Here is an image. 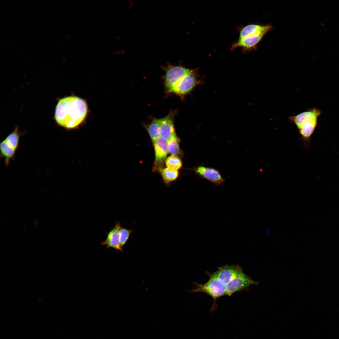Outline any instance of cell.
Instances as JSON below:
<instances>
[{"label":"cell","instance_id":"obj_17","mask_svg":"<svg viewBox=\"0 0 339 339\" xmlns=\"http://www.w3.org/2000/svg\"><path fill=\"white\" fill-rule=\"evenodd\" d=\"M134 230H129L121 227L120 228L119 230V241L121 247L122 249L128 239L131 233Z\"/></svg>","mask_w":339,"mask_h":339},{"label":"cell","instance_id":"obj_1","mask_svg":"<svg viewBox=\"0 0 339 339\" xmlns=\"http://www.w3.org/2000/svg\"><path fill=\"white\" fill-rule=\"evenodd\" d=\"M207 273L218 298L224 295L231 296L251 285L257 284L245 274L238 265H225L218 267L213 273L207 272Z\"/></svg>","mask_w":339,"mask_h":339},{"label":"cell","instance_id":"obj_5","mask_svg":"<svg viewBox=\"0 0 339 339\" xmlns=\"http://www.w3.org/2000/svg\"><path fill=\"white\" fill-rule=\"evenodd\" d=\"M198 83L194 70L180 78L172 87L168 93L183 96L190 92Z\"/></svg>","mask_w":339,"mask_h":339},{"label":"cell","instance_id":"obj_10","mask_svg":"<svg viewBox=\"0 0 339 339\" xmlns=\"http://www.w3.org/2000/svg\"><path fill=\"white\" fill-rule=\"evenodd\" d=\"M266 33H263L239 39L233 44L232 49H234L238 47H241L244 51H246L255 49Z\"/></svg>","mask_w":339,"mask_h":339},{"label":"cell","instance_id":"obj_7","mask_svg":"<svg viewBox=\"0 0 339 339\" xmlns=\"http://www.w3.org/2000/svg\"><path fill=\"white\" fill-rule=\"evenodd\" d=\"M153 143L155 153L153 170L159 171L163 168L168 153V142L160 137Z\"/></svg>","mask_w":339,"mask_h":339},{"label":"cell","instance_id":"obj_2","mask_svg":"<svg viewBox=\"0 0 339 339\" xmlns=\"http://www.w3.org/2000/svg\"><path fill=\"white\" fill-rule=\"evenodd\" d=\"M88 112L86 101L72 95L58 100L56 107L54 118L58 125L68 130L75 129L85 120Z\"/></svg>","mask_w":339,"mask_h":339},{"label":"cell","instance_id":"obj_9","mask_svg":"<svg viewBox=\"0 0 339 339\" xmlns=\"http://www.w3.org/2000/svg\"><path fill=\"white\" fill-rule=\"evenodd\" d=\"M194 171L201 177L217 186L221 185L224 181L220 173L215 169L201 165L196 167Z\"/></svg>","mask_w":339,"mask_h":339},{"label":"cell","instance_id":"obj_3","mask_svg":"<svg viewBox=\"0 0 339 339\" xmlns=\"http://www.w3.org/2000/svg\"><path fill=\"white\" fill-rule=\"evenodd\" d=\"M321 111L313 108L289 117L298 129L299 132L304 140L310 138L317 126V119Z\"/></svg>","mask_w":339,"mask_h":339},{"label":"cell","instance_id":"obj_12","mask_svg":"<svg viewBox=\"0 0 339 339\" xmlns=\"http://www.w3.org/2000/svg\"><path fill=\"white\" fill-rule=\"evenodd\" d=\"M272 28V26L269 24L266 25L256 24H249L243 27L241 30L239 34V39L250 35L263 33H267L271 30Z\"/></svg>","mask_w":339,"mask_h":339},{"label":"cell","instance_id":"obj_14","mask_svg":"<svg viewBox=\"0 0 339 339\" xmlns=\"http://www.w3.org/2000/svg\"><path fill=\"white\" fill-rule=\"evenodd\" d=\"M161 174L164 183L167 186L175 180L178 177L179 172L178 170H173L168 168H162L159 171Z\"/></svg>","mask_w":339,"mask_h":339},{"label":"cell","instance_id":"obj_16","mask_svg":"<svg viewBox=\"0 0 339 339\" xmlns=\"http://www.w3.org/2000/svg\"><path fill=\"white\" fill-rule=\"evenodd\" d=\"M165 163L167 167L176 170H178L182 166L180 159L176 155L169 156L166 159Z\"/></svg>","mask_w":339,"mask_h":339},{"label":"cell","instance_id":"obj_8","mask_svg":"<svg viewBox=\"0 0 339 339\" xmlns=\"http://www.w3.org/2000/svg\"><path fill=\"white\" fill-rule=\"evenodd\" d=\"M175 113L171 111L164 117L160 118V137L167 142L176 136L174 120Z\"/></svg>","mask_w":339,"mask_h":339},{"label":"cell","instance_id":"obj_4","mask_svg":"<svg viewBox=\"0 0 339 339\" xmlns=\"http://www.w3.org/2000/svg\"><path fill=\"white\" fill-rule=\"evenodd\" d=\"M24 133L19 131L18 126H16L13 131L1 142L0 156L4 159L6 166L9 165L11 160L14 159L20 138Z\"/></svg>","mask_w":339,"mask_h":339},{"label":"cell","instance_id":"obj_15","mask_svg":"<svg viewBox=\"0 0 339 339\" xmlns=\"http://www.w3.org/2000/svg\"><path fill=\"white\" fill-rule=\"evenodd\" d=\"M180 140L177 136L168 142V153L171 155L178 156L181 153L180 147Z\"/></svg>","mask_w":339,"mask_h":339},{"label":"cell","instance_id":"obj_6","mask_svg":"<svg viewBox=\"0 0 339 339\" xmlns=\"http://www.w3.org/2000/svg\"><path fill=\"white\" fill-rule=\"evenodd\" d=\"M192 70L180 66L170 65L166 67L164 83L167 92L180 78L190 72Z\"/></svg>","mask_w":339,"mask_h":339},{"label":"cell","instance_id":"obj_13","mask_svg":"<svg viewBox=\"0 0 339 339\" xmlns=\"http://www.w3.org/2000/svg\"><path fill=\"white\" fill-rule=\"evenodd\" d=\"M144 126L153 143L161 137L160 118H153L151 122Z\"/></svg>","mask_w":339,"mask_h":339},{"label":"cell","instance_id":"obj_11","mask_svg":"<svg viewBox=\"0 0 339 339\" xmlns=\"http://www.w3.org/2000/svg\"><path fill=\"white\" fill-rule=\"evenodd\" d=\"M121 227L120 223L116 221L115 226L107 233L105 239L101 244L105 246L106 248L110 247L122 251L123 250L120 245L119 236V230Z\"/></svg>","mask_w":339,"mask_h":339}]
</instances>
